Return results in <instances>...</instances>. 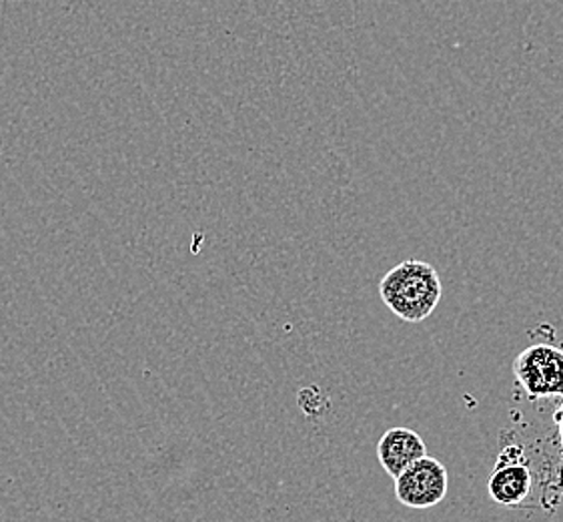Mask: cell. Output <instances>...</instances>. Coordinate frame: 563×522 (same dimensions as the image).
<instances>
[{
  "label": "cell",
  "instance_id": "obj_1",
  "mask_svg": "<svg viewBox=\"0 0 563 522\" xmlns=\"http://www.w3.org/2000/svg\"><path fill=\"white\" fill-rule=\"evenodd\" d=\"M379 294L395 316L409 324L429 318L440 306V273L428 261L407 260L385 273Z\"/></svg>",
  "mask_w": 563,
  "mask_h": 522
},
{
  "label": "cell",
  "instance_id": "obj_4",
  "mask_svg": "<svg viewBox=\"0 0 563 522\" xmlns=\"http://www.w3.org/2000/svg\"><path fill=\"white\" fill-rule=\"evenodd\" d=\"M530 465L521 446H506L497 456L496 468L487 480V492L501 507H516L530 497Z\"/></svg>",
  "mask_w": 563,
  "mask_h": 522
},
{
  "label": "cell",
  "instance_id": "obj_3",
  "mask_svg": "<svg viewBox=\"0 0 563 522\" xmlns=\"http://www.w3.org/2000/svg\"><path fill=\"white\" fill-rule=\"evenodd\" d=\"M514 372L531 398L563 396V352L536 344L519 354Z\"/></svg>",
  "mask_w": 563,
  "mask_h": 522
},
{
  "label": "cell",
  "instance_id": "obj_2",
  "mask_svg": "<svg viewBox=\"0 0 563 522\" xmlns=\"http://www.w3.org/2000/svg\"><path fill=\"white\" fill-rule=\"evenodd\" d=\"M450 489L448 468L433 456H423L395 478V497L409 509H433Z\"/></svg>",
  "mask_w": 563,
  "mask_h": 522
},
{
  "label": "cell",
  "instance_id": "obj_5",
  "mask_svg": "<svg viewBox=\"0 0 563 522\" xmlns=\"http://www.w3.org/2000/svg\"><path fill=\"white\" fill-rule=\"evenodd\" d=\"M423 456H428V446L411 428H391L385 432L377 444V458L391 478L399 477L407 466L413 465Z\"/></svg>",
  "mask_w": 563,
  "mask_h": 522
}]
</instances>
